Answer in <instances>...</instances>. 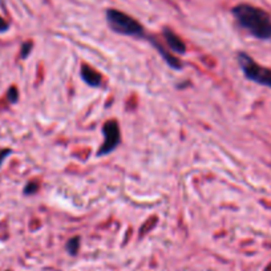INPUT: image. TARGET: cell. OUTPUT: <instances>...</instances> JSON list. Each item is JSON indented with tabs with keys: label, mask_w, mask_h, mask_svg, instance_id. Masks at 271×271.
<instances>
[{
	"label": "cell",
	"mask_w": 271,
	"mask_h": 271,
	"mask_svg": "<svg viewBox=\"0 0 271 271\" xmlns=\"http://www.w3.org/2000/svg\"><path fill=\"white\" fill-rule=\"evenodd\" d=\"M231 14L237 24L253 37L263 41L271 40V16L265 9L247 3H241L233 7Z\"/></svg>",
	"instance_id": "1"
},
{
	"label": "cell",
	"mask_w": 271,
	"mask_h": 271,
	"mask_svg": "<svg viewBox=\"0 0 271 271\" xmlns=\"http://www.w3.org/2000/svg\"><path fill=\"white\" fill-rule=\"evenodd\" d=\"M105 19L109 28L115 33L122 36H129L134 39H147V32L143 24L132 18L130 15L125 14L120 9L109 8L105 12Z\"/></svg>",
	"instance_id": "2"
},
{
	"label": "cell",
	"mask_w": 271,
	"mask_h": 271,
	"mask_svg": "<svg viewBox=\"0 0 271 271\" xmlns=\"http://www.w3.org/2000/svg\"><path fill=\"white\" fill-rule=\"evenodd\" d=\"M237 62L247 80L271 89V68L258 64L249 54L242 51L237 54Z\"/></svg>",
	"instance_id": "3"
},
{
	"label": "cell",
	"mask_w": 271,
	"mask_h": 271,
	"mask_svg": "<svg viewBox=\"0 0 271 271\" xmlns=\"http://www.w3.org/2000/svg\"><path fill=\"white\" fill-rule=\"evenodd\" d=\"M102 134H104V143L98 149L97 157L109 156L121 144V132L119 121L108 120L105 124L102 125Z\"/></svg>",
	"instance_id": "4"
},
{
	"label": "cell",
	"mask_w": 271,
	"mask_h": 271,
	"mask_svg": "<svg viewBox=\"0 0 271 271\" xmlns=\"http://www.w3.org/2000/svg\"><path fill=\"white\" fill-rule=\"evenodd\" d=\"M147 40L151 43L153 47H154V49H156L157 52L160 54V56L162 59H164V61L169 65L172 69H174V71H181L183 68V64L182 61L180 60L178 58H176L173 55V52H170V51H168V48H165L164 45L161 44L160 41L157 40L154 36H147Z\"/></svg>",
	"instance_id": "5"
},
{
	"label": "cell",
	"mask_w": 271,
	"mask_h": 271,
	"mask_svg": "<svg viewBox=\"0 0 271 271\" xmlns=\"http://www.w3.org/2000/svg\"><path fill=\"white\" fill-rule=\"evenodd\" d=\"M162 37H164L166 48L169 49L170 52L177 55L186 54V44H185V41L176 32L172 31L170 28L165 27L162 30Z\"/></svg>",
	"instance_id": "6"
},
{
	"label": "cell",
	"mask_w": 271,
	"mask_h": 271,
	"mask_svg": "<svg viewBox=\"0 0 271 271\" xmlns=\"http://www.w3.org/2000/svg\"><path fill=\"white\" fill-rule=\"evenodd\" d=\"M80 76L83 81L88 87L92 88H100L102 85V75L97 69H94L93 67H90L89 64H81L80 67Z\"/></svg>",
	"instance_id": "7"
},
{
	"label": "cell",
	"mask_w": 271,
	"mask_h": 271,
	"mask_svg": "<svg viewBox=\"0 0 271 271\" xmlns=\"http://www.w3.org/2000/svg\"><path fill=\"white\" fill-rule=\"evenodd\" d=\"M80 241L81 238L79 236L73 237L71 240H68L67 244H65V249H67V251L71 254V255H76V254H77V251L80 249Z\"/></svg>",
	"instance_id": "8"
},
{
	"label": "cell",
	"mask_w": 271,
	"mask_h": 271,
	"mask_svg": "<svg viewBox=\"0 0 271 271\" xmlns=\"http://www.w3.org/2000/svg\"><path fill=\"white\" fill-rule=\"evenodd\" d=\"M39 187H40V183L37 180H33V181H30V182L26 185L24 187V194L26 196H32V194H36L39 191Z\"/></svg>",
	"instance_id": "9"
},
{
	"label": "cell",
	"mask_w": 271,
	"mask_h": 271,
	"mask_svg": "<svg viewBox=\"0 0 271 271\" xmlns=\"http://www.w3.org/2000/svg\"><path fill=\"white\" fill-rule=\"evenodd\" d=\"M7 100H8V102H11V104H16V102H18L19 92L16 87H11V88L8 89V92H7Z\"/></svg>",
	"instance_id": "10"
},
{
	"label": "cell",
	"mask_w": 271,
	"mask_h": 271,
	"mask_svg": "<svg viewBox=\"0 0 271 271\" xmlns=\"http://www.w3.org/2000/svg\"><path fill=\"white\" fill-rule=\"evenodd\" d=\"M33 48V43L32 41H26L24 44L22 45V52H20V58L24 60V59H27L30 55H31V51Z\"/></svg>",
	"instance_id": "11"
},
{
	"label": "cell",
	"mask_w": 271,
	"mask_h": 271,
	"mask_svg": "<svg viewBox=\"0 0 271 271\" xmlns=\"http://www.w3.org/2000/svg\"><path fill=\"white\" fill-rule=\"evenodd\" d=\"M11 154V149H1L0 151V166H1V164L4 162L5 158Z\"/></svg>",
	"instance_id": "12"
},
{
	"label": "cell",
	"mask_w": 271,
	"mask_h": 271,
	"mask_svg": "<svg viewBox=\"0 0 271 271\" xmlns=\"http://www.w3.org/2000/svg\"><path fill=\"white\" fill-rule=\"evenodd\" d=\"M8 30V23L5 22L4 19L0 16V32H4Z\"/></svg>",
	"instance_id": "13"
}]
</instances>
